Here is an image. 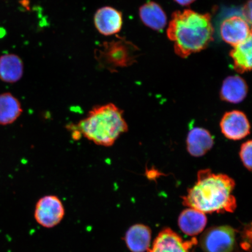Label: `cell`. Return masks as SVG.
<instances>
[{
  "mask_svg": "<svg viewBox=\"0 0 252 252\" xmlns=\"http://www.w3.org/2000/svg\"><path fill=\"white\" fill-rule=\"evenodd\" d=\"M234 179L222 173H213L210 169L200 170L193 187L182 197L183 204L203 213L234 212L236 200L232 192Z\"/></svg>",
  "mask_w": 252,
  "mask_h": 252,
  "instance_id": "1",
  "label": "cell"
},
{
  "mask_svg": "<svg viewBox=\"0 0 252 252\" xmlns=\"http://www.w3.org/2000/svg\"><path fill=\"white\" fill-rule=\"evenodd\" d=\"M213 34L210 15L191 10L174 12L167 30L176 54L182 58L206 49L212 42Z\"/></svg>",
  "mask_w": 252,
  "mask_h": 252,
  "instance_id": "2",
  "label": "cell"
},
{
  "mask_svg": "<svg viewBox=\"0 0 252 252\" xmlns=\"http://www.w3.org/2000/svg\"><path fill=\"white\" fill-rule=\"evenodd\" d=\"M72 127L73 136L78 133V137L82 135L97 146L105 147L112 146L128 129L124 111L112 103L94 106Z\"/></svg>",
  "mask_w": 252,
  "mask_h": 252,
  "instance_id": "3",
  "label": "cell"
},
{
  "mask_svg": "<svg viewBox=\"0 0 252 252\" xmlns=\"http://www.w3.org/2000/svg\"><path fill=\"white\" fill-rule=\"evenodd\" d=\"M64 216V204L56 195H46L37 201L34 217L37 223L43 227H55L61 222Z\"/></svg>",
  "mask_w": 252,
  "mask_h": 252,
  "instance_id": "4",
  "label": "cell"
},
{
  "mask_svg": "<svg viewBox=\"0 0 252 252\" xmlns=\"http://www.w3.org/2000/svg\"><path fill=\"white\" fill-rule=\"evenodd\" d=\"M236 245V233L229 226L211 228L201 236L200 245L204 252H232Z\"/></svg>",
  "mask_w": 252,
  "mask_h": 252,
  "instance_id": "5",
  "label": "cell"
},
{
  "mask_svg": "<svg viewBox=\"0 0 252 252\" xmlns=\"http://www.w3.org/2000/svg\"><path fill=\"white\" fill-rule=\"evenodd\" d=\"M222 133L228 139L240 140L250 134L251 125L247 116L239 110L226 112L220 120Z\"/></svg>",
  "mask_w": 252,
  "mask_h": 252,
  "instance_id": "6",
  "label": "cell"
},
{
  "mask_svg": "<svg viewBox=\"0 0 252 252\" xmlns=\"http://www.w3.org/2000/svg\"><path fill=\"white\" fill-rule=\"evenodd\" d=\"M220 33L226 43L234 47L243 43L252 36L250 25L241 16L226 18L220 25Z\"/></svg>",
  "mask_w": 252,
  "mask_h": 252,
  "instance_id": "7",
  "label": "cell"
},
{
  "mask_svg": "<svg viewBox=\"0 0 252 252\" xmlns=\"http://www.w3.org/2000/svg\"><path fill=\"white\" fill-rule=\"evenodd\" d=\"M196 241H184L171 229L163 230L154 241L149 252H189Z\"/></svg>",
  "mask_w": 252,
  "mask_h": 252,
  "instance_id": "8",
  "label": "cell"
},
{
  "mask_svg": "<svg viewBox=\"0 0 252 252\" xmlns=\"http://www.w3.org/2000/svg\"><path fill=\"white\" fill-rule=\"evenodd\" d=\"M94 23L100 33L105 36L112 35L121 30L122 15L114 8L104 7L96 11Z\"/></svg>",
  "mask_w": 252,
  "mask_h": 252,
  "instance_id": "9",
  "label": "cell"
},
{
  "mask_svg": "<svg viewBox=\"0 0 252 252\" xmlns=\"http://www.w3.org/2000/svg\"><path fill=\"white\" fill-rule=\"evenodd\" d=\"M187 144L188 151L191 156L200 157L212 149L214 138L206 129L194 127L189 132Z\"/></svg>",
  "mask_w": 252,
  "mask_h": 252,
  "instance_id": "10",
  "label": "cell"
},
{
  "mask_svg": "<svg viewBox=\"0 0 252 252\" xmlns=\"http://www.w3.org/2000/svg\"><path fill=\"white\" fill-rule=\"evenodd\" d=\"M248 91L247 84L243 78L239 76L229 77L223 81L220 91V99L229 103H239L245 99Z\"/></svg>",
  "mask_w": 252,
  "mask_h": 252,
  "instance_id": "11",
  "label": "cell"
},
{
  "mask_svg": "<svg viewBox=\"0 0 252 252\" xmlns=\"http://www.w3.org/2000/svg\"><path fill=\"white\" fill-rule=\"evenodd\" d=\"M207 223L205 214L189 208L179 216L178 224L182 231L189 236H194L203 231Z\"/></svg>",
  "mask_w": 252,
  "mask_h": 252,
  "instance_id": "12",
  "label": "cell"
},
{
  "mask_svg": "<svg viewBox=\"0 0 252 252\" xmlns=\"http://www.w3.org/2000/svg\"><path fill=\"white\" fill-rule=\"evenodd\" d=\"M151 232L147 226L135 224L131 226L125 235V242L131 252H144L149 250Z\"/></svg>",
  "mask_w": 252,
  "mask_h": 252,
  "instance_id": "13",
  "label": "cell"
},
{
  "mask_svg": "<svg viewBox=\"0 0 252 252\" xmlns=\"http://www.w3.org/2000/svg\"><path fill=\"white\" fill-rule=\"evenodd\" d=\"M23 112L21 104L10 93L0 94V125L14 124Z\"/></svg>",
  "mask_w": 252,
  "mask_h": 252,
  "instance_id": "14",
  "label": "cell"
},
{
  "mask_svg": "<svg viewBox=\"0 0 252 252\" xmlns=\"http://www.w3.org/2000/svg\"><path fill=\"white\" fill-rule=\"evenodd\" d=\"M23 62L15 55H5L0 58V79L8 83H14L23 77Z\"/></svg>",
  "mask_w": 252,
  "mask_h": 252,
  "instance_id": "15",
  "label": "cell"
},
{
  "mask_svg": "<svg viewBox=\"0 0 252 252\" xmlns=\"http://www.w3.org/2000/svg\"><path fill=\"white\" fill-rule=\"evenodd\" d=\"M140 16L143 23L154 30H162L166 26V14L156 2H149L142 6L140 9Z\"/></svg>",
  "mask_w": 252,
  "mask_h": 252,
  "instance_id": "16",
  "label": "cell"
},
{
  "mask_svg": "<svg viewBox=\"0 0 252 252\" xmlns=\"http://www.w3.org/2000/svg\"><path fill=\"white\" fill-rule=\"evenodd\" d=\"M236 71L244 73L252 69V36L235 46L230 53Z\"/></svg>",
  "mask_w": 252,
  "mask_h": 252,
  "instance_id": "17",
  "label": "cell"
},
{
  "mask_svg": "<svg viewBox=\"0 0 252 252\" xmlns=\"http://www.w3.org/2000/svg\"><path fill=\"white\" fill-rule=\"evenodd\" d=\"M252 140L245 142L242 145L239 156L242 163L248 171H252Z\"/></svg>",
  "mask_w": 252,
  "mask_h": 252,
  "instance_id": "18",
  "label": "cell"
},
{
  "mask_svg": "<svg viewBox=\"0 0 252 252\" xmlns=\"http://www.w3.org/2000/svg\"><path fill=\"white\" fill-rule=\"evenodd\" d=\"M244 16L245 20L248 22L249 24L251 25L252 20L251 0L245 6L244 9Z\"/></svg>",
  "mask_w": 252,
  "mask_h": 252,
  "instance_id": "19",
  "label": "cell"
},
{
  "mask_svg": "<svg viewBox=\"0 0 252 252\" xmlns=\"http://www.w3.org/2000/svg\"><path fill=\"white\" fill-rule=\"evenodd\" d=\"M175 1L181 5H188L196 0H175Z\"/></svg>",
  "mask_w": 252,
  "mask_h": 252,
  "instance_id": "20",
  "label": "cell"
}]
</instances>
